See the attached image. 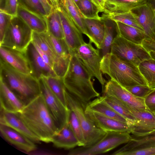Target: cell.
Here are the masks:
<instances>
[{"mask_svg":"<svg viewBox=\"0 0 155 155\" xmlns=\"http://www.w3.org/2000/svg\"><path fill=\"white\" fill-rule=\"evenodd\" d=\"M19 113L25 123L40 141L51 142L53 136L59 132L41 94L25 105Z\"/></svg>","mask_w":155,"mask_h":155,"instance_id":"obj_1","label":"cell"},{"mask_svg":"<svg viewBox=\"0 0 155 155\" xmlns=\"http://www.w3.org/2000/svg\"><path fill=\"white\" fill-rule=\"evenodd\" d=\"M67 71L63 78L65 89L86 107L91 100L99 97L95 89L93 78L81 60L74 53Z\"/></svg>","mask_w":155,"mask_h":155,"instance_id":"obj_2","label":"cell"},{"mask_svg":"<svg viewBox=\"0 0 155 155\" xmlns=\"http://www.w3.org/2000/svg\"><path fill=\"white\" fill-rule=\"evenodd\" d=\"M0 76V80L25 106L41 94L38 79L18 71L1 58Z\"/></svg>","mask_w":155,"mask_h":155,"instance_id":"obj_3","label":"cell"},{"mask_svg":"<svg viewBox=\"0 0 155 155\" xmlns=\"http://www.w3.org/2000/svg\"><path fill=\"white\" fill-rule=\"evenodd\" d=\"M102 74L124 87L140 85L147 86L138 67L110 52L103 56L101 62Z\"/></svg>","mask_w":155,"mask_h":155,"instance_id":"obj_4","label":"cell"},{"mask_svg":"<svg viewBox=\"0 0 155 155\" xmlns=\"http://www.w3.org/2000/svg\"><path fill=\"white\" fill-rule=\"evenodd\" d=\"M32 31L19 17L13 16L0 42V46L25 53L32 41Z\"/></svg>","mask_w":155,"mask_h":155,"instance_id":"obj_5","label":"cell"},{"mask_svg":"<svg viewBox=\"0 0 155 155\" xmlns=\"http://www.w3.org/2000/svg\"><path fill=\"white\" fill-rule=\"evenodd\" d=\"M65 94L68 107L75 112L81 124L85 142L84 147L94 144L105 136L107 132L97 127L88 119L85 113L86 107L65 89Z\"/></svg>","mask_w":155,"mask_h":155,"instance_id":"obj_6","label":"cell"},{"mask_svg":"<svg viewBox=\"0 0 155 155\" xmlns=\"http://www.w3.org/2000/svg\"><path fill=\"white\" fill-rule=\"evenodd\" d=\"M131 138L130 133L107 131L100 140L89 147H79L71 150L70 155H94L108 152L120 145L127 143Z\"/></svg>","mask_w":155,"mask_h":155,"instance_id":"obj_7","label":"cell"},{"mask_svg":"<svg viewBox=\"0 0 155 155\" xmlns=\"http://www.w3.org/2000/svg\"><path fill=\"white\" fill-rule=\"evenodd\" d=\"M110 52L138 67L142 61L151 58L142 45L128 41L117 34L111 45Z\"/></svg>","mask_w":155,"mask_h":155,"instance_id":"obj_8","label":"cell"},{"mask_svg":"<svg viewBox=\"0 0 155 155\" xmlns=\"http://www.w3.org/2000/svg\"><path fill=\"white\" fill-rule=\"evenodd\" d=\"M92 43L85 42L77 48L73 52L81 60L92 77L96 78L102 86V91L106 83L101 69L102 58L100 49H96Z\"/></svg>","mask_w":155,"mask_h":155,"instance_id":"obj_9","label":"cell"},{"mask_svg":"<svg viewBox=\"0 0 155 155\" xmlns=\"http://www.w3.org/2000/svg\"><path fill=\"white\" fill-rule=\"evenodd\" d=\"M38 80L41 94L59 132L68 123L69 110L52 92L42 78Z\"/></svg>","mask_w":155,"mask_h":155,"instance_id":"obj_10","label":"cell"},{"mask_svg":"<svg viewBox=\"0 0 155 155\" xmlns=\"http://www.w3.org/2000/svg\"><path fill=\"white\" fill-rule=\"evenodd\" d=\"M103 94L114 97L129 107L139 110L147 109L144 99L136 97L115 81L111 79L105 84Z\"/></svg>","mask_w":155,"mask_h":155,"instance_id":"obj_11","label":"cell"},{"mask_svg":"<svg viewBox=\"0 0 155 155\" xmlns=\"http://www.w3.org/2000/svg\"><path fill=\"white\" fill-rule=\"evenodd\" d=\"M58 9L62 25L64 39L71 54L85 42L82 33L70 18L60 2Z\"/></svg>","mask_w":155,"mask_h":155,"instance_id":"obj_12","label":"cell"},{"mask_svg":"<svg viewBox=\"0 0 155 155\" xmlns=\"http://www.w3.org/2000/svg\"><path fill=\"white\" fill-rule=\"evenodd\" d=\"M86 116L96 126L105 131L131 133V127L127 124L85 109Z\"/></svg>","mask_w":155,"mask_h":155,"instance_id":"obj_13","label":"cell"},{"mask_svg":"<svg viewBox=\"0 0 155 155\" xmlns=\"http://www.w3.org/2000/svg\"><path fill=\"white\" fill-rule=\"evenodd\" d=\"M25 54L33 76L39 79L44 77L57 76L52 68L41 58L32 41L27 48Z\"/></svg>","mask_w":155,"mask_h":155,"instance_id":"obj_14","label":"cell"},{"mask_svg":"<svg viewBox=\"0 0 155 155\" xmlns=\"http://www.w3.org/2000/svg\"><path fill=\"white\" fill-rule=\"evenodd\" d=\"M0 58L18 71L31 75L32 71L25 53L0 46Z\"/></svg>","mask_w":155,"mask_h":155,"instance_id":"obj_15","label":"cell"},{"mask_svg":"<svg viewBox=\"0 0 155 155\" xmlns=\"http://www.w3.org/2000/svg\"><path fill=\"white\" fill-rule=\"evenodd\" d=\"M0 124L12 128L34 143H38L40 141L25 123L19 113L8 112L0 109Z\"/></svg>","mask_w":155,"mask_h":155,"instance_id":"obj_16","label":"cell"},{"mask_svg":"<svg viewBox=\"0 0 155 155\" xmlns=\"http://www.w3.org/2000/svg\"><path fill=\"white\" fill-rule=\"evenodd\" d=\"M131 11L133 13L146 34L155 40V17L153 9L147 1Z\"/></svg>","mask_w":155,"mask_h":155,"instance_id":"obj_17","label":"cell"},{"mask_svg":"<svg viewBox=\"0 0 155 155\" xmlns=\"http://www.w3.org/2000/svg\"><path fill=\"white\" fill-rule=\"evenodd\" d=\"M0 131L5 140L19 149L27 152L36 149V146L34 142L12 128L0 124Z\"/></svg>","mask_w":155,"mask_h":155,"instance_id":"obj_18","label":"cell"},{"mask_svg":"<svg viewBox=\"0 0 155 155\" xmlns=\"http://www.w3.org/2000/svg\"><path fill=\"white\" fill-rule=\"evenodd\" d=\"M130 109L136 119V122L130 125L132 134L147 133L155 130V115L153 113L148 109L139 110Z\"/></svg>","mask_w":155,"mask_h":155,"instance_id":"obj_19","label":"cell"},{"mask_svg":"<svg viewBox=\"0 0 155 155\" xmlns=\"http://www.w3.org/2000/svg\"><path fill=\"white\" fill-rule=\"evenodd\" d=\"M17 16L21 18L33 31L39 33L48 31L45 17L30 11L19 4Z\"/></svg>","mask_w":155,"mask_h":155,"instance_id":"obj_20","label":"cell"},{"mask_svg":"<svg viewBox=\"0 0 155 155\" xmlns=\"http://www.w3.org/2000/svg\"><path fill=\"white\" fill-rule=\"evenodd\" d=\"M0 109L8 112L20 113L25 106L14 93L0 80Z\"/></svg>","mask_w":155,"mask_h":155,"instance_id":"obj_21","label":"cell"},{"mask_svg":"<svg viewBox=\"0 0 155 155\" xmlns=\"http://www.w3.org/2000/svg\"><path fill=\"white\" fill-rule=\"evenodd\" d=\"M84 22L89 41L100 50L105 31L104 25L101 19L84 18Z\"/></svg>","mask_w":155,"mask_h":155,"instance_id":"obj_22","label":"cell"},{"mask_svg":"<svg viewBox=\"0 0 155 155\" xmlns=\"http://www.w3.org/2000/svg\"><path fill=\"white\" fill-rule=\"evenodd\" d=\"M54 146L65 149H71L79 146L78 141L68 123L53 137Z\"/></svg>","mask_w":155,"mask_h":155,"instance_id":"obj_23","label":"cell"},{"mask_svg":"<svg viewBox=\"0 0 155 155\" xmlns=\"http://www.w3.org/2000/svg\"><path fill=\"white\" fill-rule=\"evenodd\" d=\"M115 22L117 34L128 41L142 45L144 39L150 38L145 32L142 30L120 22Z\"/></svg>","mask_w":155,"mask_h":155,"instance_id":"obj_24","label":"cell"},{"mask_svg":"<svg viewBox=\"0 0 155 155\" xmlns=\"http://www.w3.org/2000/svg\"><path fill=\"white\" fill-rule=\"evenodd\" d=\"M147 0H105L104 12L107 14L130 11Z\"/></svg>","mask_w":155,"mask_h":155,"instance_id":"obj_25","label":"cell"},{"mask_svg":"<svg viewBox=\"0 0 155 155\" xmlns=\"http://www.w3.org/2000/svg\"><path fill=\"white\" fill-rule=\"evenodd\" d=\"M130 140L124 146L114 153L113 155H122L124 152L138 146L155 144V130L143 133H133Z\"/></svg>","mask_w":155,"mask_h":155,"instance_id":"obj_26","label":"cell"},{"mask_svg":"<svg viewBox=\"0 0 155 155\" xmlns=\"http://www.w3.org/2000/svg\"><path fill=\"white\" fill-rule=\"evenodd\" d=\"M46 32L39 33L32 31V41L47 55L53 66L58 63L62 57L56 53Z\"/></svg>","mask_w":155,"mask_h":155,"instance_id":"obj_27","label":"cell"},{"mask_svg":"<svg viewBox=\"0 0 155 155\" xmlns=\"http://www.w3.org/2000/svg\"><path fill=\"white\" fill-rule=\"evenodd\" d=\"M85 109L115 119L129 125L128 121L118 114L104 100L102 96H100L90 101L87 104Z\"/></svg>","mask_w":155,"mask_h":155,"instance_id":"obj_28","label":"cell"},{"mask_svg":"<svg viewBox=\"0 0 155 155\" xmlns=\"http://www.w3.org/2000/svg\"><path fill=\"white\" fill-rule=\"evenodd\" d=\"M101 18L105 27L104 36L100 49L102 57L110 52L111 45L115 36L114 34L116 30V23L109 18L107 14L104 13Z\"/></svg>","mask_w":155,"mask_h":155,"instance_id":"obj_29","label":"cell"},{"mask_svg":"<svg viewBox=\"0 0 155 155\" xmlns=\"http://www.w3.org/2000/svg\"><path fill=\"white\" fill-rule=\"evenodd\" d=\"M70 18L81 33L87 37L88 34L84 22V17L73 0H61Z\"/></svg>","mask_w":155,"mask_h":155,"instance_id":"obj_30","label":"cell"},{"mask_svg":"<svg viewBox=\"0 0 155 155\" xmlns=\"http://www.w3.org/2000/svg\"><path fill=\"white\" fill-rule=\"evenodd\" d=\"M104 100L118 114L126 119L130 125L136 121L130 108L117 99L111 96L103 94Z\"/></svg>","mask_w":155,"mask_h":155,"instance_id":"obj_31","label":"cell"},{"mask_svg":"<svg viewBox=\"0 0 155 155\" xmlns=\"http://www.w3.org/2000/svg\"><path fill=\"white\" fill-rule=\"evenodd\" d=\"M45 18L48 32L55 38L64 39L62 25L58 10L54 9Z\"/></svg>","mask_w":155,"mask_h":155,"instance_id":"obj_32","label":"cell"},{"mask_svg":"<svg viewBox=\"0 0 155 155\" xmlns=\"http://www.w3.org/2000/svg\"><path fill=\"white\" fill-rule=\"evenodd\" d=\"M42 78L52 92L65 107H68L63 78L57 76L44 77Z\"/></svg>","mask_w":155,"mask_h":155,"instance_id":"obj_33","label":"cell"},{"mask_svg":"<svg viewBox=\"0 0 155 155\" xmlns=\"http://www.w3.org/2000/svg\"><path fill=\"white\" fill-rule=\"evenodd\" d=\"M138 68L148 86L155 89V60L152 58L144 60L139 64Z\"/></svg>","mask_w":155,"mask_h":155,"instance_id":"obj_34","label":"cell"},{"mask_svg":"<svg viewBox=\"0 0 155 155\" xmlns=\"http://www.w3.org/2000/svg\"><path fill=\"white\" fill-rule=\"evenodd\" d=\"M76 5L84 18L101 19L98 15L100 10L99 8L90 0H79Z\"/></svg>","mask_w":155,"mask_h":155,"instance_id":"obj_35","label":"cell"},{"mask_svg":"<svg viewBox=\"0 0 155 155\" xmlns=\"http://www.w3.org/2000/svg\"><path fill=\"white\" fill-rule=\"evenodd\" d=\"M107 15L109 18L115 21L122 23L144 32L137 19L131 11L122 13H110Z\"/></svg>","mask_w":155,"mask_h":155,"instance_id":"obj_36","label":"cell"},{"mask_svg":"<svg viewBox=\"0 0 155 155\" xmlns=\"http://www.w3.org/2000/svg\"><path fill=\"white\" fill-rule=\"evenodd\" d=\"M69 110L68 123L78 141L79 147L84 146L85 144V140L82 128L78 118L73 110L70 109Z\"/></svg>","mask_w":155,"mask_h":155,"instance_id":"obj_37","label":"cell"},{"mask_svg":"<svg viewBox=\"0 0 155 155\" xmlns=\"http://www.w3.org/2000/svg\"><path fill=\"white\" fill-rule=\"evenodd\" d=\"M46 33L56 53L59 56L65 58L71 56L70 51L64 39L55 38L48 31Z\"/></svg>","mask_w":155,"mask_h":155,"instance_id":"obj_38","label":"cell"},{"mask_svg":"<svg viewBox=\"0 0 155 155\" xmlns=\"http://www.w3.org/2000/svg\"><path fill=\"white\" fill-rule=\"evenodd\" d=\"M19 4L33 12L45 17L47 13L39 0H19Z\"/></svg>","mask_w":155,"mask_h":155,"instance_id":"obj_39","label":"cell"},{"mask_svg":"<svg viewBox=\"0 0 155 155\" xmlns=\"http://www.w3.org/2000/svg\"><path fill=\"white\" fill-rule=\"evenodd\" d=\"M155 144L143 145L124 152L122 155H155Z\"/></svg>","mask_w":155,"mask_h":155,"instance_id":"obj_40","label":"cell"},{"mask_svg":"<svg viewBox=\"0 0 155 155\" xmlns=\"http://www.w3.org/2000/svg\"><path fill=\"white\" fill-rule=\"evenodd\" d=\"M19 4V0H0V10L12 16H17Z\"/></svg>","mask_w":155,"mask_h":155,"instance_id":"obj_41","label":"cell"},{"mask_svg":"<svg viewBox=\"0 0 155 155\" xmlns=\"http://www.w3.org/2000/svg\"><path fill=\"white\" fill-rule=\"evenodd\" d=\"M124 88L134 96L144 99L153 89L147 86L140 85Z\"/></svg>","mask_w":155,"mask_h":155,"instance_id":"obj_42","label":"cell"},{"mask_svg":"<svg viewBox=\"0 0 155 155\" xmlns=\"http://www.w3.org/2000/svg\"><path fill=\"white\" fill-rule=\"evenodd\" d=\"M13 16L3 11H0V42L2 41L6 30Z\"/></svg>","mask_w":155,"mask_h":155,"instance_id":"obj_43","label":"cell"},{"mask_svg":"<svg viewBox=\"0 0 155 155\" xmlns=\"http://www.w3.org/2000/svg\"><path fill=\"white\" fill-rule=\"evenodd\" d=\"M147 109L153 113L155 112V89H153L144 98Z\"/></svg>","mask_w":155,"mask_h":155,"instance_id":"obj_44","label":"cell"},{"mask_svg":"<svg viewBox=\"0 0 155 155\" xmlns=\"http://www.w3.org/2000/svg\"><path fill=\"white\" fill-rule=\"evenodd\" d=\"M32 43L35 45L36 49L37 50L40 55L44 61L52 69V63L47 55L42 51L38 46Z\"/></svg>","mask_w":155,"mask_h":155,"instance_id":"obj_45","label":"cell"},{"mask_svg":"<svg viewBox=\"0 0 155 155\" xmlns=\"http://www.w3.org/2000/svg\"><path fill=\"white\" fill-rule=\"evenodd\" d=\"M44 7L47 15L54 9L49 0H39Z\"/></svg>","mask_w":155,"mask_h":155,"instance_id":"obj_46","label":"cell"},{"mask_svg":"<svg viewBox=\"0 0 155 155\" xmlns=\"http://www.w3.org/2000/svg\"><path fill=\"white\" fill-rule=\"evenodd\" d=\"M99 8L101 12H104L105 0H90Z\"/></svg>","mask_w":155,"mask_h":155,"instance_id":"obj_47","label":"cell"},{"mask_svg":"<svg viewBox=\"0 0 155 155\" xmlns=\"http://www.w3.org/2000/svg\"><path fill=\"white\" fill-rule=\"evenodd\" d=\"M147 2L151 6L153 10L155 17V0H147Z\"/></svg>","mask_w":155,"mask_h":155,"instance_id":"obj_48","label":"cell"},{"mask_svg":"<svg viewBox=\"0 0 155 155\" xmlns=\"http://www.w3.org/2000/svg\"><path fill=\"white\" fill-rule=\"evenodd\" d=\"M151 58L155 60V52L150 51L149 52Z\"/></svg>","mask_w":155,"mask_h":155,"instance_id":"obj_49","label":"cell"},{"mask_svg":"<svg viewBox=\"0 0 155 155\" xmlns=\"http://www.w3.org/2000/svg\"><path fill=\"white\" fill-rule=\"evenodd\" d=\"M79 0H73L76 4L79 1Z\"/></svg>","mask_w":155,"mask_h":155,"instance_id":"obj_50","label":"cell"},{"mask_svg":"<svg viewBox=\"0 0 155 155\" xmlns=\"http://www.w3.org/2000/svg\"><path fill=\"white\" fill-rule=\"evenodd\" d=\"M155 115V112L153 113Z\"/></svg>","mask_w":155,"mask_h":155,"instance_id":"obj_51","label":"cell"}]
</instances>
